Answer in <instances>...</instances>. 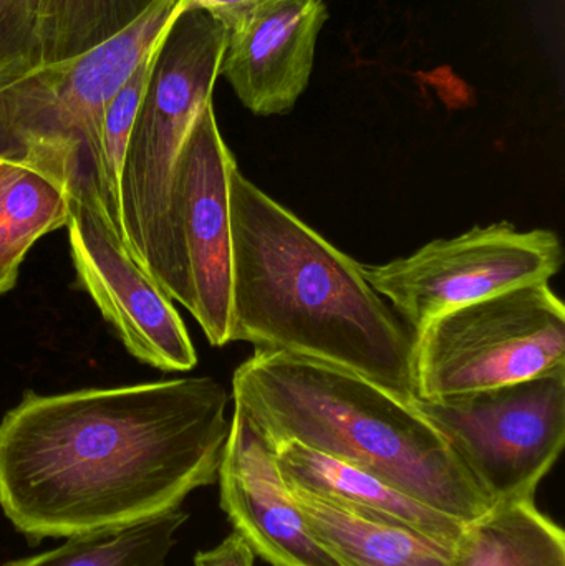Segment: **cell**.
Returning a JSON list of instances; mask_svg holds the SVG:
<instances>
[{"label": "cell", "mask_w": 565, "mask_h": 566, "mask_svg": "<svg viewBox=\"0 0 565 566\" xmlns=\"http://www.w3.org/2000/svg\"><path fill=\"white\" fill-rule=\"evenodd\" d=\"M226 39L228 29L211 13L186 9L153 63L118 192L123 244L148 275L158 258L172 166L199 112L212 102Z\"/></svg>", "instance_id": "obj_4"}, {"label": "cell", "mask_w": 565, "mask_h": 566, "mask_svg": "<svg viewBox=\"0 0 565 566\" xmlns=\"http://www.w3.org/2000/svg\"><path fill=\"white\" fill-rule=\"evenodd\" d=\"M165 33H163V36H165ZM163 36L149 50L148 55L138 63L135 72L126 80L125 85L116 92L112 102L106 106L105 116H103L98 161H96L92 176L96 192H98L100 199H102L103 206L108 212L109 221L115 226L119 238H122L118 199L119 175H122L123 159H125L129 135H132L133 125H135L136 115H138L139 105H142L143 95H145L153 63H155L156 55H158Z\"/></svg>", "instance_id": "obj_19"}, {"label": "cell", "mask_w": 565, "mask_h": 566, "mask_svg": "<svg viewBox=\"0 0 565 566\" xmlns=\"http://www.w3.org/2000/svg\"><path fill=\"white\" fill-rule=\"evenodd\" d=\"M42 0H0V86L42 65Z\"/></svg>", "instance_id": "obj_20"}, {"label": "cell", "mask_w": 565, "mask_h": 566, "mask_svg": "<svg viewBox=\"0 0 565 566\" xmlns=\"http://www.w3.org/2000/svg\"><path fill=\"white\" fill-rule=\"evenodd\" d=\"M565 369V308L550 282L451 310L414 333L417 398L500 388Z\"/></svg>", "instance_id": "obj_5"}, {"label": "cell", "mask_w": 565, "mask_h": 566, "mask_svg": "<svg viewBox=\"0 0 565 566\" xmlns=\"http://www.w3.org/2000/svg\"><path fill=\"white\" fill-rule=\"evenodd\" d=\"M493 505L536 501L565 444V369L440 398L411 396Z\"/></svg>", "instance_id": "obj_7"}, {"label": "cell", "mask_w": 565, "mask_h": 566, "mask_svg": "<svg viewBox=\"0 0 565 566\" xmlns=\"http://www.w3.org/2000/svg\"><path fill=\"white\" fill-rule=\"evenodd\" d=\"M156 0H42V63L80 55L139 19Z\"/></svg>", "instance_id": "obj_18"}, {"label": "cell", "mask_w": 565, "mask_h": 566, "mask_svg": "<svg viewBox=\"0 0 565 566\" xmlns=\"http://www.w3.org/2000/svg\"><path fill=\"white\" fill-rule=\"evenodd\" d=\"M287 484V482H285ZM308 531L345 566H451L454 551L287 484Z\"/></svg>", "instance_id": "obj_15"}, {"label": "cell", "mask_w": 565, "mask_h": 566, "mask_svg": "<svg viewBox=\"0 0 565 566\" xmlns=\"http://www.w3.org/2000/svg\"><path fill=\"white\" fill-rule=\"evenodd\" d=\"M219 505L255 557L272 566H345L295 505L271 439L234 405L218 471Z\"/></svg>", "instance_id": "obj_11"}, {"label": "cell", "mask_w": 565, "mask_h": 566, "mask_svg": "<svg viewBox=\"0 0 565 566\" xmlns=\"http://www.w3.org/2000/svg\"><path fill=\"white\" fill-rule=\"evenodd\" d=\"M188 518V512L176 509L126 527L75 535L52 551L2 566H166Z\"/></svg>", "instance_id": "obj_17"}, {"label": "cell", "mask_w": 565, "mask_h": 566, "mask_svg": "<svg viewBox=\"0 0 565 566\" xmlns=\"http://www.w3.org/2000/svg\"><path fill=\"white\" fill-rule=\"evenodd\" d=\"M83 168L80 153L53 146L0 155V272L19 277L33 244L65 228Z\"/></svg>", "instance_id": "obj_14"}, {"label": "cell", "mask_w": 565, "mask_h": 566, "mask_svg": "<svg viewBox=\"0 0 565 566\" xmlns=\"http://www.w3.org/2000/svg\"><path fill=\"white\" fill-rule=\"evenodd\" d=\"M231 342L287 353L415 396L414 335L364 275L236 168L229 181Z\"/></svg>", "instance_id": "obj_2"}, {"label": "cell", "mask_w": 565, "mask_h": 566, "mask_svg": "<svg viewBox=\"0 0 565 566\" xmlns=\"http://www.w3.org/2000/svg\"><path fill=\"white\" fill-rule=\"evenodd\" d=\"M451 566H565V534L536 501L493 505L468 522Z\"/></svg>", "instance_id": "obj_16"}, {"label": "cell", "mask_w": 565, "mask_h": 566, "mask_svg": "<svg viewBox=\"0 0 565 566\" xmlns=\"http://www.w3.org/2000/svg\"><path fill=\"white\" fill-rule=\"evenodd\" d=\"M186 9L188 0H156L118 35L0 86V155L72 149L93 172L106 106Z\"/></svg>", "instance_id": "obj_8"}, {"label": "cell", "mask_w": 565, "mask_h": 566, "mask_svg": "<svg viewBox=\"0 0 565 566\" xmlns=\"http://www.w3.org/2000/svg\"><path fill=\"white\" fill-rule=\"evenodd\" d=\"M324 0H259L228 27L221 73L258 116L285 115L311 82Z\"/></svg>", "instance_id": "obj_12"}, {"label": "cell", "mask_w": 565, "mask_h": 566, "mask_svg": "<svg viewBox=\"0 0 565 566\" xmlns=\"http://www.w3.org/2000/svg\"><path fill=\"white\" fill-rule=\"evenodd\" d=\"M232 399L272 444L347 462L467 524L493 507L410 398L364 376L255 349L232 376Z\"/></svg>", "instance_id": "obj_3"}, {"label": "cell", "mask_w": 565, "mask_h": 566, "mask_svg": "<svg viewBox=\"0 0 565 566\" xmlns=\"http://www.w3.org/2000/svg\"><path fill=\"white\" fill-rule=\"evenodd\" d=\"M189 9L205 10L228 29L245 10L252 0H188Z\"/></svg>", "instance_id": "obj_22"}, {"label": "cell", "mask_w": 565, "mask_h": 566, "mask_svg": "<svg viewBox=\"0 0 565 566\" xmlns=\"http://www.w3.org/2000/svg\"><path fill=\"white\" fill-rule=\"evenodd\" d=\"M254 2H259V0H252V3H254ZM252 3H251V6H252Z\"/></svg>", "instance_id": "obj_24"}, {"label": "cell", "mask_w": 565, "mask_h": 566, "mask_svg": "<svg viewBox=\"0 0 565 566\" xmlns=\"http://www.w3.org/2000/svg\"><path fill=\"white\" fill-rule=\"evenodd\" d=\"M563 261L556 232L520 231L510 222H496L428 242L408 258L367 265L364 275L378 295L390 300L414 335L451 310L516 286L550 282Z\"/></svg>", "instance_id": "obj_9"}, {"label": "cell", "mask_w": 565, "mask_h": 566, "mask_svg": "<svg viewBox=\"0 0 565 566\" xmlns=\"http://www.w3.org/2000/svg\"><path fill=\"white\" fill-rule=\"evenodd\" d=\"M228 402L209 376L27 391L0 421V511L36 547L181 509L218 481Z\"/></svg>", "instance_id": "obj_1"}, {"label": "cell", "mask_w": 565, "mask_h": 566, "mask_svg": "<svg viewBox=\"0 0 565 566\" xmlns=\"http://www.w3.org/2000/svg\"><path fill=\"white\" fill-rule=\"evenodd\" d=\"M65 228L80 286L112 323L125 348L161 371H191L198 353L181 315L126 251L88 168L82 169L73 188Z\"/></svg>", "instance_id": "obj_10"}, {"label": "cell", "mask_w": 565, "mask_h": 566, "mask_svg": "<svg viewBox=\"0 0 565 566\" xmlns=\"http://www.w3.org/2000/svg\"><path fill=\"white\" fill-rule=\"evenodd\" d=\"M17 279H19L17 275H9L6 274V272H0V295L12 290L13 286H15Z\"/></svg>", "instance_id": "obj_23"}, {"label": "cell", "mask_w": 565, "mask_h": 566, "mask_svg": "<svg viewBox=\"0 0 565 566\" xmlns=\"http://www.w3.org/2000/svg\"><path fill=\"white\" fill-rule=\"evenodd\" d=\"M284 481L360 517L394 525L457 552L467 522L437 511L384 479L297 442L274 444Z\"/></svg>", "instance_id": "obj_13"}, {"label": "cell", "mask_w": 565, "mask_h": 566, "mask_svg": "<svg viewBox=\"0 0 565 566\" xmlns=\"http://www.w3.org/2000/svg\"><path fill=\"white\" fill-rule=\"evenodd\" d=\"M236 168L209 102L172 166L158 258L149 274L172 302L191 313L216 348L231 343L229 181Z\"/></svg>", "instance_id": "obj_6"}, {"label": "cell", "mask_w": 565, "mask_h": 566, "mask_svg": "<svg viewBox=\"0 0 565 566\" xmlns=\"http://www.w3.org/2000/svg\"><path fill=\"white\" fill-rule=\"evenodd\" d=\"M254 552L236 531L218 547L195 555V566H254Z\"/></svg>", "instance_id": "obj_21"}]
</instances>
